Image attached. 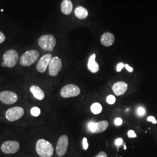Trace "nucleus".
Instances as JSON below:
<instances>
[{
    "instance_id": "1",
    "label": "nucleus",
    "mask_w": 157,
    "mask_h": 157,
    "mask_svg": "<svg viewBox=\"0 0 157 157\" xmlns=\"http://www.w3.org/2000/svg\"><path fill=\"white\" fill-rule=\"evenodd\" d=\"M36 150L41 157H51L54 154L53 146L44 139H40L37 141Z\"/></svg>"
},
{
    "instance_id": "2",
    "label": "nucleus",
    "mask_w": 157,
    "mask_h": 157,
    "mask_svg": "<svg viewBox=\"0 0 157 157\" xmlns=\"http://www.w3.org/2000/svg\"><path fill=\"white\" fill-rule=\"evenodd\" d=\"M40 56L37 50H29L25 52L20 58V63L23 67H29L37 61Z\"/></svg>"
},
{
    "instance_id": "3",
    "label": "nucleus",
    "mask_w": 157,
    "mask_h": 157,
    "mask_svg": "<svg viewBox=\"0 0 157 157\" xmlns=\"http://www.w3.org/2000/svg\"><path fill=\"white\" fill-rule=\"evenodd\" d=\"M38 43L43 50L52 51L56 44V39L54 36L47 34L40 37Z\"/></svg>"
},
{
    "instance_id": "4",
    "label": "nucleus",
    "mask_w": 157,
    "mask_h": 157,
    "mask_svg": "<svg viewBox=\"0 0 157 157\" xmlns=\"http://www.w3.org/2000/svg\"><path fill=\"white\" fill-rule=\"evenodd\" d=\"M25 113L22 107H12L6 112V118L10 122H14L22 117Z\"/></svg>"
},
{
    "instance_id": "5",
    "label": "nucleus",
    "mask_w": 157,
    "mask_h": 157,
    "mask_svg": "<svg viewBox=\"0 0 157 157\" xmlns=\"http://www.w3.org/2000/svg\"><path fill=\"white\" fill-rule=\"evenodd\" d=\"M4 62L6 67L11 68L14 67L18 60V54L17 51L10 50L6 52L3 56Z\"/></svg>"
},
{
    "instance_id": "6",
    "label": "nucleus",
    "mask_w": 157,
    "mask_h": 157,
    "mask_svg": "<svg viewBox=\"0 0 157 157\" xmlns=\"http://www.w3.org/2000/svg\"><path fill=\"white\" fill-rule=\"evenodd\" d=\"M80 93V90L79 87L75 84L66 85L61 90V95L65 98L76 97L79 95Z\"/></svg>"
},
{
    "instance_id": "7",
    "label": "nucleus",
    "mask_w": 157,
    "mask_h": 157,
    "mask_svg": "<svg viewBox=\"0 0 157 157\" xmlns=\"http://www.w3.org/2000/svg\"><path fill=\"white\" fill-rule=\"evenodd\" d=\"M20 144L17 141H6L2 143L1 148L2 151L6 154H15L19 150Z\"/></svg>"
},
{
    "instance_id": "8",
    "label": "nucleus",
    "mask_w": 157,
    "mask_h": 157,
    "mask_svg": "<svg viewBox=\"0 0 157 157\" xmlns=\"http://www.w3.org/2000/svg\"><path fill=\"white\" fill-rule=\"evenodd\" d=\"M17 100V95L13 91H3L0 92V101L4 104L11 105L15 104Z\"/></svg>"
},
{
    "instance_id": "9",
    "label": "nucleus",
    "mask_w": 157,
    "mask_h": 157,
    "mask_svg": "<svg viewBox=\"0 0 157 157\" xmlns=\"http://www.w3.org/2000/svg\"><path fill=\"white\" fill-rule=\"evenodd\" d=\"M48 68L51 76H56L58 75L62 68L61 59L58 56L52 58L48 65Z\"/></svg>"
},
{
    "instance_id": "10",
    "label": "nucleus",
    "mask_w": 157,
    "mask_h": 157,
    "mask_svg": "<svg viewBox=\"0 0 157 157\" xmlns=\"http://www.w3.org/2000/svg\"><path fill=\"white\" fill-rule=\"evenodd\" d=\"M69 144V139L67 136L62 135L58 141L56 147V152L59 157H63L67 151Z\"/></svg>"
},
{
    "instance_id": "11",
    "label": "nucleus",
    "mask_w": 157,
    "mask_h": 157,
    "mask_svg": "<svg viewBox=\"0 0 157 157\" xmlns=\"http://www.w3.org/2000/svg\"><path fill=\"white\" fill-rule=\"evenodd\" d=\"M108 125L107 121H102L97 123L91 122L89 124V128L92 133H100L104 132L108 128Z\"/></svg>"
},
{
    "instance_id": "12",
    "label": "nucleus",
    "mask_w": 157,
    "mask_h": 157,
    "mask_svg": "<svg viewBox=\"0 0 157 157\" xmlns=\"http://www.w3.org/2000/svg\"><path fill=\"white\" fill-rule=\"evenodd\" d=\"M51 59L52 55L51 54H47L42 56L38 61L36 66L37 71L40 73L45 72Z\"/></svg>"
},
{
    "instance_id": "13",
    "label": "nucleus",
    "mask_w": 157,
    "mask_h": 157,
    "mask_svg": "<svg viewBox=\"0 0 157 157\" xmlns=\"http://www.w3.org/2000/svg\"><path fill=\"white\" fill-rule=\"evenodd\" d=\"M128 84L124 82H118L113 84L112 87V90L114 93L117 95H121L124 94L127 91Z\"/></svg>"
},
{
    "instance_id": "14",
    "label": "nucleus",
    "mask_w": 157,
    "mask_h": 157,
    "mask_svg": "<svg viewBox=\"0 0 157 157\" xmlns=\"http://www.w3.org/2000/svg\"><path fill=\"white\" fill-rule=\"evenodd\" d=\"M101 42L102 44L104 46H111L115 42V36L113 34L109 32H106L102 35Z\"/></svg>"
},
{
    "instance_id": "15",
    "label": "nucleus",
    "mask_w": 157,
    "mask_h": 157,
    "mask_svg": "<svg viewBox=\"0 0 157 157\" xmlns=\"http://www.w3.org/2000/svg\"><path fill=\"white\" fill-rule=\"evenodd\" d=\"M30 90L33 94L34 97L39 100H43L45 97L44 92L43 90L36 85H33L30 87Z\"/></svg>"
},
{
    "instance_id": "16",
    "label": "nucleus",
    "mask_w": 157,
    "mask_h": 157,
    "mask_svg": "<svg viewBox=\"0 0 157 157\" xmlns=\"http://www.w3.org/2000/svg\"><path fill=\"white\" fill-rule=\"evenodd\" d=\"M95 54H93L91 56H90L89 62H88V65H87L88 69L92 73L97 72L100 69L98 63L95 62Z\"/></svg>"
},
{
    "instance_id": "17",
    "label": "nucleus",
    "mask_w": 157,
    "mask_h": 157,
    "mask_svg": "<svg viewBox=\"0 0 157 157\" xmlns=\"http://www.w3.org/2000/svg\"><path fill=\"white\" fill-rule=\"evenodd\" d=\"M73 9V4L71 0H63L61 4V11L65 15H69Z\"/></svg>"
},
{
    "instance_id": "18",
    "label": "nucleus",
    "mask_w": 157,
    "mask_h": 157,
    "mask_svg": "<svg viewBox=\"0 0 157 157\" xmlns=\"http://www.w3.org/2000/svg\"><path fill=\"white\" fill-rule=\"evenodd\" d=\"M75 14L80 19H83L88 16L87 10L82 6H78L75 9Z\"/></svg>"
},
{
    "instance_id": "19",
    "label": "nucleus",
    "mask_w": 157,
    "mask_h": 157,
    "mask_svg": "<svg viewBox=\"0 0 157 157\" xmlns=\"http://www.w3.org/2000/svg\"><path fill=\"white\" fill-rule=\"evenodd\" d=\"M102 108L101 104L98 103V102L94 103L91 106V112H93L94 114H95V115L100 113L101 111H102Z\"/></svg>"
},
{
    "instance_id": "20",
    "label": "nucleus",
    "mask_w": 157,
    "mask_h": 157,
    "mask_svg": "<svg viewBox=\"0 0 157 157\" xmlns=\"http://www.w3.org/2000/svg\"><path fill=\"white\" fill-rule=\"evenodd\" d=\"M30 113H31V114H32V116H33L34 117H39L40 115L41 110H40V109L39 108H38V107H33V108L31 109Z\"/></svg>"
},
{
    "instance_id": "21",
    "label": "nucleus",
    "mask_w": 157,
    "mask_h": 157,
    "mask_svg": "<svg viewBox=\"0 0 157 157\" xmlns=\"http://www.w3.org/2000/svg\"><path fill=\"white\" fill-rule=\"evenodd\" d=\"M107 101L109 104H113L116 101V98L113 95H108L107 97Z\"/></svg>"
},
{
    "instance_id": "22",
    "label": "nucleus",
    "mask_w": 157,
    "mask_h": 157,
    "mask_svg": "<svg viewBox=\"0 0 157 157\" xmlns=\"http://www.w3.org/2000/svg\"><path fill=\"white\" fill-rule=\"evenodd\" d=\"M137 114L139 116H144L146 114V110L143 107H139L137 109Z\"/></svg>"
},
{
    "instance_id": "23",
    "label": "nucleus",
    "mask_w": 157,
    "mask_h": 157,
    "mask_svg": "<svg viewBox=\"0 0 157 157\" xmlns=\"http://www.w3.org/2000/svg\"><path fill=\"white\" fill-rule=\"evenodd\" d=\"M83 148L85 150H87V148L89 147V144H88V142H87V139L86 137H84L83 140Z\"/></svg>"
},
{
    "instance_id": "24",
    "label": "nucleus",
    "mask_w": 157,
    "mask_h": 157,
    "mask_svg": "<svg viewBox=\"0 0 157 157\" xmlns=\"http://www.w3.org/2000/svg\"><path fill=\"white\" fill-rule=\"evenodd\" d=\"M123 122V121L121 118H117L115 119V124L117 125V126H120L122 124Z\"/></svg>"
},
{
    "instance_id": "25",
    "label": "nucleus",
    "mask_w": 157,
    "mask_h": 157,
    "mask_svg": "<svg viewBox=\"0 0 157 157\" xmlns=\"http://www.w3.org/2000/svg\"><path fill=\"white\" fill-rule=\"evenodd\" d=\"M128 135L129 136V137L130 138H135L137 136L136 134L135 133V132L133 130H129L128 133Z\"/></svg>"
},
{
    "instance_id": "26",
    "label": "nucleus",
    "mask_w": 157,
    "mask_h": 157,
    "mask_svg": "<svg viewBox=\"0 0 157 157\" xmlns=\"http://www.w3.org/2000/svg\"><path fill=\"white\" fill-rule=\"evenodd\" d=\"M124 67V65L123 63H119L117 65V72H121L122 69H123V67Z\"/></svg>"
},
{
    "instance_id": "27",
    "label": "nucleus",
    "mask_w": 157,
    "mask_h": 157,
    "mask_svg": "<svg viewBox=\"0 0 157 157\" xmlns=\"http://www.w3.org/2000/svg\"><path fill=\"white\" fill-rule=\"evenodd\" d=\"M123 140L121 138H119L118 139H117L115 140V145L117 146H120L122 145V144L123 143Z\"/></svg>"
},
{
    "instance_id": "28",
    "label": "nucleus",
    "mask_w": 157,
    "mask_h": 157,
    "mask_svg": "<svg viewBox=\"0 0 157 157\" xmlns=\"http://www.w3.org/2000/svg\"><path fill=\"white\" fill-rule=\"evenodd\" d=\"M6 40V36L2 32H0V44L2 43Z\"/></svg>"
},
{
    "instance_id": "29",
    "label": "nucleus",
    "mask_w": 157,
    "mask_h": 157,
    "mask_svg": "<svg viewBox=\"0 0 157 157\" xmlns=\"http://www.w3.org/2000/svg\"><path fill=\"white\" fill-rule=\"evenodd\" d=\"M147 121H150V122H152V124H157V121H156V119H155L154 117H148Z\"/></svg>"
},
{
    "instance_id": "30",
    "label": "nucleus",
    "mask_w": 157,
    "mask_h": 157,
    "mask_svg": "<svg viewBox=\"0 0 157 157\" xmlns=\"http://www.w3.org/2000/svg\"><path fill=\"white\" fill-rule=\"evenodd\" d=\"M95 157H107V154L104 151H101Z\"/></svg>"
},
{
    "instance_id": "31",
    "label": "nucleus",
    "mask_w": 157,
    "mask_h": 157,
    "mask_svg": "<svg viewBox=\"0 0 157 157\" xmlns=\"http://www.w3.org/2000/svg\"><path fill=\"white\" fill-rule=\"evenodd\" d=\"M124 67H126V69L130 72H133V69L132 68V67H129V65H128V64H126V65H124Z\"/></svg>"
},
{
    "instance_id": "32",
    "label": "nucleus",
    "mask_w": 157,
    "mask_h": 157,
    "mask_svg": "<svg viewBox=\"0 0 157 157\" xmlns=\"http://www.w3.org/2000/svg\"><path fill=\"white\" fill-rule=\"evenodd\" d=\"M2 67H6V63H5L4 62L2 63Z\"/></svg>"
}]
</instances>
